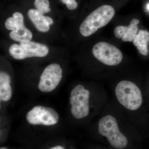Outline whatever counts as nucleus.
Instances as JSON below:
<instances>
[{"mask_svg": "<svg viewBox=\"0 0 149 149\" xmlns=\"http://www.w3.org/2000/svg\"><path fill=\"white\" fill-rule=\"evenodd\" d=\"M114 8L109 5L99 7L84 19L80 27V34L88 37L107 25L114 16Z\"/></svg>", "mask_w": 149, "mask_h": 149, "instance_id": "obj_1", "label": "nucleus"}, {"mask_svg": "<svg viewBox=\"0 0 149 149\" xmlns=\"http://www.w3.org/2000/svg\"><path fill=\"white\" fill-rule=\"evenodd\" d=\"M115 94L119 102L129 110L139 109L143 102L141 90L130 81L123 80L119 82L116 88Z\"/></svg>", "mask_w": 149, "mask_h": 149, "instance_id": "obj_2", "label": "nucleus"}, {"mask_svg": "<svg viewBox=\"0 0 149 149\" xmlns=\"http://www.w3.org/2000/svg\"><path fill=\"white\" fill-rule=\"evenodd\" d=\"M98 131L116 148L123 149L128 145L127 138L119 130L116 119L111 115L106 116L100 120Z\"/></svg>", "mask_w": 149, "mask_h": 149, "instance_id": "obj_3", "label": "nucleus"}, {"mask_svg": "<svg viewBox=\"0 0 149 149\" xmlns=\"http://www.w3.org/2000/svg\"><path fill=\"white\" fill-rule=\"evenodd\" d=\"M90 96V91L81 85L75 86L71 91L70 98V111L71 114L76 119L84 118L89 114Z\"/></svg>", "mask_w": 149, "mask_h": 149, "instance_id": "obj_4", "label": "nucleus"}, {"mask_svg": "<svg viewBox=\"0 0 149 149\" xmlns=\"http://www.w3.org/2000/svg\"><path fill=\"white\" fill-rule=\"evenodd\" d=\"M49 49L47 46L41 43L30 41L14 44L9 49L10 55L16 60H22L27 58L44 57L48 54Z\"/></svg>", "mask_w": 149, "mask_h": 149, "instance_id": "obj_5", "label": "nucleus"}, {"mask_svg": "<svg viewBox=\"0 0 149 149\" xmlns=\"http://www.w3.org/2000/svg\"><path fill=\"white\" fill-rule=\"evenodd\" d=\"M94 56L104 64L110 66L119 64L122 61L123 54L116 47L105 42H100L93 47Z\"/></svg>", "mask_w": 149, "mask_h": 149, "instance_id": "obj_6", "label": "nucleus"}, {"mask_svg": "<svg viewBox=\"0 0 149 149\" xmlns=\"http://www.w3.org/2000/svg\"><path fill=\"white\" fill-rule=\"evenodd\" d=\"M27 122L32 125H52L58 122L59 115L53 109L43 106H37L26 115Z\"/></svg>", "mask_w": 149, "mask_h": 149, "instance_id": "obj_7", "label": "nucleus"}, {"mask_svg": "<svg viewBox=\"0 0 149 149\" xmlns=\"http://www.w3.org/2000/svg\"><path fill=\"white\" fill-rule=\"evenodd\" d=\"M62 72L60 65L57 63H52L46 67L40 76L39 90L45 93L53 91L61 81Z\"/></svg>", "mask_w": 149, "mask_h": 149, "instance_id": "obj_8", "label": "nucleus"}, {"mask_svg": "<svg viewBox=\"0 0 149 149\" xmlns=\"http://www.w3.org/2000/svg\"><path fill=\"white\" fill-rule=\"evenodd\" d=\"M139 22V19L134 18L128 26H117L114 29L115 35L118 38H121L124 42H132L138 33L137 24Z\"/></svg>", "mask_w": 149, "mask_h": 149, "instance_id": "obj_9", "label": "nucleus"}, {"mask_svg": "<svg viewBox=\"0 0 149 149\" xmlns=\"http://www.w3.org/2000/svg\"><path fill=\"white\" fill-rule=\"evenodd\" d=\"M11 78L8 73L4 71L0 73V99L3 102L9 100L12 96L10 85Z\"/></svg>", "mask_w": 149, "mask_h": 149, "instance_id": "obj_10", "label": "nucleus"}, {"mask_svg": "<svg viewBox=\"0 0 149 149\" xmlns=\"http://www.w3.org/2000/svg\"><path fill=\"white\" fill-rule=\"evenodd\" d=\"M28 17L39 31L47 32L50 29V25L46 20L45 16L40 14L36 9H31L27 13Z\"/></svg>", "mask_w": 149, "mask_h": 149, "instance_id": "obj_11", "label": "nucleus"}, {"mask_svg": "<svg viewBox=\"0 0 149 149\" xmlns=\"http://www.w3.org/2000/svg\"><path fill=\"white\" fill-rule=\"evenodd\" d=\"M9 37L14 41L21 43L30 42L33 36L32 32L25 27L23 23L19 24L16 29L12 31Z\"/></svg>", "mask_w": 149, "mask_h": 149, "instance_id": "obj_12", "label": "nucleus"}, {"mask_svg": "<svg viewBox=\"0 0 149 149\" xmlns=\"http://www.w3.org/2000/svg\"><path fill=\"white\" fill-rule=\"evenodd\" d=\"M149 42V32L147 30H140L133 41L139 52L144 56L148 53V45Z\"/></svg>", "mask_w": 149, "mask_h": 149, "instance_id": "obj_13", "label": "nucleus"}, {"mask_svg": "<svg viewBox=\"0 0 149 149\" xmlns=\"http://www.w3.org/2000/svg\"><path fill=\"white\" fill-rule=\"evenodd\" d=\"M34 5L38 12L42 15L51 12L48 0H35Z\"/></svg>", "mask_w": 149, "mask_h": 149, "instance_id": "obj_14", "label": "nucleus"}, {"mask_svg": "<svg viewBox=\"0 0 149 149\" xmlns=\"http://www.w3.org/2000/svg\"><path fill=\"white\" fill-rule=\"evenodd\" d=\"M66 6L70 10H73L77 8V3L75 0H69L66 3Z\"/></svg>", "mask_w": 149, "mask_h": 149, "instance_id": "obj_15", "label": "nucleus"}, {"mask_svg": "<svg viewBox=\"0 0 149 149\" xmlns=\"http://www.w3.org/2000/svg\"><path fill=\"white\" fill-rule=\"evenodd\" d=\"M45 18L46 20L48 22L49 24L50 25H52L54 24V20L51 17H50L45 16Z\"/></svg>", "mask_w": 149, "mask_h": 149, "instance_id": "obj_16", "label": "nucleus"}, {"mask_svg": "<svg viewBox=\"0 0 149 149\" xmlns=\"http://www.w3.org/2000/svg\"><path fill=\"white\" fill-rule=\"evenodd\" d=\"M50 149H64L63 147L61 146H55L52 147V148H51Z\"/></svg>", "mask_w": 149, "mask_h": 149, "instance_id": "obj_17", "label": "nucleus"}, {"mask_svg": "<svg viewBox=\"0 0 149 149\" xmlns=\"http://www.w3.org/2000/svg\"><path fill=\"white\" fill-rule=\"evenodd\" d=\"M60 1L62 3L65 4H66V3L68 2L69 0H60Z\"/></svg>", "mask_w": 149, "mask_h": 149, "instance_id": "obj_18", "label": "nucleus"}, {"mask_svg": "<svg viewBox=\"0 0 149 149\" xmlns=\"http://www.w3.org/2000/svg\"><path fill=\"white\" fill-rule=\"evenodd\" d=\"M147 9L148 10H149V3L147 5Z\"/></svg>", "mask_w": 149, "mask_h": 149, "instance_id": "obj_19", "label": "nucleus"}, {"mask_svg": "<svg viewBox=\"0 0 149 149\" xmlns=\"http://www.w3.org/2000/svg\"><path fill=\"white\" fill-rule=\"evenodd\" d=\"M7 149V148H1V149Z\"/></svg>", "mask_w": 149, "mask_h": 149, "instance_id": "obj_20", "label": "nucleus"}]
</instances>
